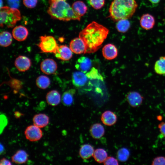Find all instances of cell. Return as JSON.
<instances>
[{
	"instance_id": "6da1fadb",
	"label": "cell",
	"mask_w": 165,
	"mask_h": 165,
	"mask_svg": "<svg viewBox=\"0 0 165 165\" xmlns=\"http://www.w3.org/2000/svg\"><path fill=\"white\" fill-rule=\"evenodd\" d=\"M109 31L107 28L94 21L82 30L79 33V37L86 44L85 53L96 51L107 38Z\"/></svg>"
},
{
	"instance_id": "7a4b0ae2",
	"label": "cell",
	"mask_w": 165,
	"mask_h": 165,
	"mask_svg": "<svg viewBox=\"0 0 165 165\" xmlns=\"http://www.w3.org/2000/svg\"><path fill=\"white\" fill-rule=\"evenodd\" d=\"M138 7L135 0H113L109 9V16L116 21L128 19L134 15Z\"/></svg>"
},
{
	"instance_id": "3957f363",
	"label": "cell",
	"mask_w": 165,
	"mask_h": 165,
	"mask_svg": "<svg viewBox=\"0 0 165 165\" xmlns=\"http://www.w3.org/2000/svg\"><path fill=\"white\" fill-rule=\"evenodd\" d=\"M47 12L52 18L64 21H79L81 17L64 0L51 2Z\"/></svg>"
},
{
	"instance_id": "277c9868",
	"label": "cell",
	"mask_w": 165,
	"mask_h": 165,
	"mask_svg": "<svg viewBox=\"0 0 165 165\" xmlns=\"http://www.w3.org/2000/svg\"><path fill=\"white\" fill-rule=\"evenodd\" d=\"M0 26H6L8 28H13L16 22L21 18L19 10L16 8L8 6L0 8Z\"/></svg>"
},
{
	"instance_id": "5b68a950",
	"label": "cell",
	"mask_w": 165,
	"mask_h": 165,
	"mask_svg": "<svg viewBox=\"0 0 165 165\" xmlns=\"http://www.w3.org/2000/svg\"><path fill=\"white\" fill-rule=\"evenodd\" d=\"M38 46L42 52L53 53L59 46L54 37L51 36H41Z\"/></svg>"
},
{
	"instance_id": "8992f818",
	"label": "cell",
	"mask_w": 165,
	"mask_h": 165,
	"mask_svg": "<svg viewBox=\"0 0 165 165\" xmlns=\"http://www.w3.org/2000/svg\"><path fill=\"white\" fill-rule=\"evenodd\" d=\"M24 134L26 139L31 141L39 140L42 136L41 129L34 125L28 126L24 131Z\"/></svg>"
},
{
	"instance_id": "52a82bcc",
	"label": "cell",
	"mask_w": 165,
	"mask_h": 165,
	"mask_svg": "<svg viewBox=\"0 0 165 165\" xmlns=\"http://www.w3.org/2000/svg\"><path fill=\"white\" fill-rule=\"evenodd\" d=\"M57 68L56 62L52 59H46L42 61L40 64L41 71L47 75L53 74L57 70Z\"/></svg>"
},
{
	"instance_id": "ba28073f",
	"label": "cell",
	"mask_w": 165,
	"mask_h": 165,
	"mask_svg": "<svg viewBox=\"0 0 165 165\" xmlns=\"http://www.w3.org/2000/svg\"><path fill=\"white\" fill-rule=\"evenodd\" d=\"M69 47L72 51L77 54L85 53L86 46L83 41L80 37L72 40L69 44Z\"/></svg>"
},
{
	"instance_id": "9c48e42d",
	"label": "cell",
	"mask_w": 165,
	"mask_h": 165,
	"mask_svg": "<svg viewBox=\"0 0 165 165\" xmlns=\"http://www.w3.org/2000/svg\"><path fill=\"white\" fill-rule=\"evenodd\" d=\"M31 64L30 59L24 56H19L16 58L14 62L15 66L21 72H24L28 70Z\"/></svg>"
},
{
	"instance_id": "30bf717a",
	"label": "cell",
	"mask_w": 165,
	"mask_h": 165,
	"mask_svg": "<svg viewBox=\"0 0 165 165\" xmlns=\"http://www.w3.org/2000/svg\"><path fill=\"white\" fill-rule=\"evenodd\" d=\"M72 51L66 45L59 46L54 53L56 58L63 61H68L72 57Z\"/></svg>"
},
{
	"instance_id": "8fae6325",
	"label": "cell",
	"mask_w": 165,
	"mask_h": 165,
	"mask_svg": "<svg viewBox=\"0 0 165 165\" xmlns=\"http://www.w3.org/2000/svg\"><path fill=\"white\" fill-rule=\"evenodd\" d=\"M126 98L127 101L131 106L136 108L140 106L142 104L144 98L138 92L131 91L128 94Z\"/></svg>"
},
{
	"instance_id": "7c38bea8",
	"label": "cell",
	"mask_w": 165,
	"mask_h": 165,
	"mask_svg": "<svg viewBox=\"0 0 165 165\" xmlns=\"http://www.w3.org/2000/svg\"><path fill=\"white\" fill-rule=\"evenodd\" d=\"M155 24V17L149 13L143 14L140 18V25L141 27L145 30H148L152 29Z\"/></svg>"
},
{
	"instance_id": "4fadbf2b",
	"label": "cell",
	"mask_w": 165,
	"mask_h": 165,
	"mask_svg": "<svg viewBox=\"0 0 165 165\" xmlns=\"http://www.w3.org/2000/svg\"><path fill=\"white\" fill-rule=\"evenodd\" d=\"M92 66L91 60L88 57L82 56L79 58L75 64V68L85 73L88 72Z\"/></svg>"
},
{
	"instance_id": "5bb4252c",
	"label": "cell",
	"mask_w": 165,
	"mask_h": 165,
	"mask_svg": "<svg viewBox=\"0 0 165 165\" xmlns=\"http://www.w3.org/2000/svg\"><path fill=\"white\" fill-rule=\"evenodd\" d=\"M102 52L104 57L109 60L115 58L118 53L116 47L112 44H108L105 46L102 49Z\"/></svg>"
},
{
	"instance_id": "9a60e30c",
	"label": "cell",
	"mask_w": 165,
	"mask_h": 165,
	"mask_svg": "<svg viewBox=\"0 0 165 165\" xmlns=\"http://www.w3.org/2000/svg\"><path fill=\"white\" fill-rule=\"evenodd\" d=\"M28 34V32L27 28L22 25L16 27L12 31L13 37L19 41L24 40L27 38Z\"/></svg>"
},
{
	"instance_id": "2e32d148",
	"label": "cell",
	"mask_w": 165,
	"mask_h": 165,
	"mask_svg": "<svg viewBox=\"0 0 165 165\" xmlns=\"http://www.w3.org/2000/svg\"><path fill=\"white\" fill-rule=\"evenodd\" d=\"M88 78L85 73L80 71L75 72L72 75V82L77 87L82 86L87 82Z\"/></svg>"
},
{
	"instance_id": "e0dca14e",
	"label": "cell",
	"mask_w": 165,
	"mask_h": 165,
	"mask_svg": "<svg viewBox=\"0 0 165 165\" xmlns=\"http://www.w3.org/2000/svg\"><path fill=\"white\" fill-rule=\"evenodd\" d=\"M101 120L105 125L111 126L116 123L117 117L116 114L110 110H107L102 114Z\"/></svg>"
},
{
	"instance_id": "ac0fdd59",
	"label": "cell",
	"mask_w": 165,
	"mask_h": 165,
	"mask_svg": "<svg viewBox=\"0 0 165 165\" xmlns=\"http://www.w3.org/2000/svg\"><path fill=\"white\" fill-rule=\"evenodd\" d=\"M46 99L48 104L52 106H55L58 105L61 101V95L57 90H52L47 94Z\"/></svg>"
},
{
	"instance_id": "d6986e66",
	"label": "cell",
	"mask_w": 165,
	"mask_h": 165,
	"mask_svg": "<svg viewBox=\"0 0 165 165\" xmlns=\"http://www.w3.org/2000/svg\"><path fill=\"white\" fill-rule=\"evenodd\" d=\"M34 125L39 127L43 128L49 123V118L46 114L40 113L35 115L33 119Z\"/></svg>"
},
{
	"instance_id": "ffe728a7",
	"label": "cell",
	"mask_w": 165,
	"mask_h": 165,
	"mask_svg": "<svg viewBox=\"0 0 165 165\" xmlns=\"http://www.w3.org/2000/svg\"><path fill=\"white\" fill-rule=\"evenodd\" d=\"M90 131L92 137L95 139H99L101 138L105 133L103 126L100 123L93 124L91 127Z\"/></svg>"
},
{
	"instance_id": "44dd1931",
	"label": "cell",
	"mask_w": 165,
	"mask_h": 165,
	"mask_svg": "<svg viewBox=\"0 0 165 165\" xmlns=\"http://www.w3.org/2000/svg\"><path fill=\"white\" fill-rule=\"evenodd\" d=\"M28 155L24 150H20L17 151L12 157L13 162L16 164H23L26 162Z\"/></svg>"
},
{
	"instance_id": "7402d4cb",
	"label": "cell",
	"mask_w": 165,
	"mask_h": 165,
	"mask_svg": "<svg viewBox=\"0 0 165 165\" xmlns=\"http://www.w3.org/2000/svg\"><path fill=\"white\" fill-rule=\"evenodd\" d=\"M94 151L93 146L90 144H85L81 147L79 151V154L82 159H87L93 156Z\"/></svg>"
},
{
	"instance_id": "603a6c76",
	"label": "cell",
	"mask_w": 165,
	"mask_h": 165,
	"mask_svg": "<svg viewBox=\"0 0 165 165\" xmlns=\"http://www.w3.org/2000/svg\"><path fill=\"white\" fill-rule=\"evenodd\" d=\"M72 7L75 12L80 16H83L88 9L85 3L82 1H77L73 3Z\"/></svg>"
},
{
	"instance_id": "cb8c5ba5",
	"label": "cell",
	"mask_w": 165,
	"mask_h": 165,
	"mask_svg": "<svg viewBox=\"0 0 165 165\" xmlns=\"http://www.w3.org/2000/svg\"><path fill=\"white\" fill-rule=\"evenodd\" d=\"M75 90L74 89H70L64 93L62 97V101L63 104L66 106L71 105L73 102V95Z\"/></svg>"
},
{
	"instance_id": "d4e9b609",
	"label": "cell",
	"mask_w": 165,
	"mask_h": 165,
	"mask_svg": "<svg viewBox=\"0 0 165 165\" xmlns=\"http://www.w3.org/2000/svg\"><path fill=\"white\" fill-rule=\"evenodd\" d=\"M154 70L158 74H165V56L160 57L156 61L154 66Z\"/></svg>"
},
{
	"instance_id": "484cf974",
	"label": "cell",
	"mask_w": 165,
	"mask_h": 165,
	"mask_svg": "<svg viewBox=\"0 0 165 165\" xmlns=\"http://www.w3.org/2000/svg\"><path fill=\"white\" fill-rule=\"evenodd\" d=\"M95 160L100 163H103L108 156L106 151L102 148L96 149L94 151L93 156Z\"/></svg>"
},
{
	"instance_id": "4316f807",
	"label": "cell",
	"mask_w": 165,
	"mask_h": 165,
	"mask_svg": "<svg viewBox=\"0 0 165 165\" xmlns=\"http://www.w3.org/2000/svg\"><path fill=\"white\" fill-rule=\"evenodd\" d=\"M12 41L11 34L6 31H3L0 34V45L1 46L6 47L9 46Z\"/></svg>"
},
{
	"instance_id": "83f0119b",
	"label": "cell",
	"mask_w": 165,
	"mask_h": 165,
	"mask_svg": "<svg viewBox=\"0 0 165 165\" xmlns=\"http://www.w3.org/2000/svg\"><path fill=\"white\" fill-rule=\"evenodd\" d=\"M36 83L37 87L39 88L45 89L50 86V79L48 77L41 75L37 78Z\"/></svg>"
},
{
	"instance_id": "f1b7e54d",
	"label": "cell",
	"mask_w": 165,
	"mask_h": 165,
	"mask_svg": "<svg viewBox=\"0 0 165 165\" xmlns=\"http://www.w3.org/2000/svg\"><path fill=\"white\" fill-rule=\"evenodd\" d=\"M130 26V23L128 19H123L117 21L116 28L119 32L125 33L128 30Z\"/></svg>"
},
{
	"instance_id": "f546056e",
	"label": "cell",
	"mask_w": 165,
	"mask_h": 165,
	"mask_svg": "<svg viewBox=\"0 0 165 165\" xmlns=\"http://www.w3.org/2000/svg\"><path fill=\"white\" fill-rule=\"evenodd\" d=\"M130 155L129 150L127 148H123L120 149L117 152V156L118 160L121 162L127 161Z\"/></svg>"
},
{
	"instance_id": "4dcf8cb0",
	"label": "cell",
	"mask_w": 165,
	"mask_h": 165,
	"mask_svg": "<svg viewBox=\"0 0 165 165\" xmlns=\"http://www.w3.org/2000/svg\"><path fill=\"white\" fill-rule=\"evenodd\" d=\"M88 1L90 5L96 9L101 8L105 3V0H88Z\"/></svg>"
},
{
	"instance_id": "1f68e13d",
	"label": "cell",
	"mask_w": 165,
	"mask_h": 165,
	"mask_svg": "<svg viewBox=\"0 0 165 165\" xmlns=\"http://www.w3.org/2000/svg\"><path fill=\"white\" fill-rule=\"evenodd\" d=\"M87 77L91 79H102V77L98 73V70L94 68L86 74Z\"/></svg>"
},
{
	"instance_id": "d6a6232c",
	"label": "cell",
	"mask_w": 165,
	"mask_h": 165,
	"mask_svg": "<svg viewBox=\"0 0 165 165\" xmlns=\"http://www.w3.org/2000/svg\"><path fill=\"white\" fill-rule=\"evenodd\" d=\"M152 165H165V157L163 156H157L154 158L151 164Z\"/></svg>"
},
{
	"instance_id": "836d02e7",
	"label": "cell",
	"mask_w": 165,
	"mask_h": 165,
	"mask_svg": "<svg viewBox=\"0 0 165 165\" xmlns=\"http://www.w3.org/2000/svg\"><path fill=\"white\" fill-rule=\"evenodd\" d=\"M103 163L105 165H118L119 164L117 160L112 156L107 157Z\"/></svg>"
},
{
	"instance_id": "e575fe53",
	"label": "cell",
	"mask_w": 165,
	"mask_h": 165,
	"mask_svg": "<svg viewBox=\"0 0 165 165\" xmlns=\"http://www.w3.org/2000/svg\"><path fill=\"white\" fill-rule=\"evenodd\" d=\"M23 3L26 7L33 8L36 6L38 0H23Z\"/></svg>"
},
{
	"instance_id": "d590c367",
	"label": "cell",
	"mask_w": 165,
	"mask_h": 165,
	"mask_svg": "<svg viewBox=\"0 0 165 165\" xmlns=\"http://www.w3.org/2000/svg\"><path fill=\"white\" fill-rule=\"evenodd\" d=\"M7 1L10 7L17 9L19 6L20 0H7Z\"/></svg>"
},
{
	"instance_id": "8d00e7d4",
	"label": "cell",
	"mask_w": 165,
	"mask_h": 165,
	"mask_svg": "<svg viewBox=\"0 0 165 165\" xmlns=\"http://www.w3.org/2000/svg\"><path fill=\"white\" fill-rule=\"evenodd\" d=\"M158 127L161 133L163 135L165 139V122H162L159 124Z\"/></svg>"
},
{
	"instance_id": "74e56055",
	"label": "cell",
	"mask_w": 165,
	"mask_h": 165,
	"mask_svg": "<svg viewBox=\"0 0 165 165\" xmlns=\"http://www.w3.org/2000/svg\"><path fill=\"white\" fill-rule=\"evenodd\" d=\"M12 164L9 160L5 158H3L0 160V165H10Z\"/></svg>"
},
{
	"instance_id": "f35d334b",
	"label": "cell",
	"mask_w": 165,
	"mask_h": 165,
	"mask_svg": "<svg viewBox=\"0 0 165 165\" xmlns=\"http://www.w3.org/2000/svg\"><path fill=\"white\" fill-rule=\"evenodd\" d=\"M152 4L154 5L158 4L161 0H148Z\"/></svg>"
},
{
	"instance_id": "ab89813d",
	"label": "cell",
	"mask_w": 165,
	"mask_h": 165,
	"mask_svg": "<svg viewBox=\"0 0 165 165\" xmlns=\"http://www.w3.org/2000/svg\"><path fill=\"white\" fill-rule=\"evenodd\" d=\"M22 115V113H20L18 112H15V116L16 118H19Z\"/></svg>"
},
{
	"instance_id": "60d3db41",
	"label": "cell",
	"mask_w": 165,
	"mask_h": 165,
	"mask_svg": "<svg viewBox=\"0 0 165 165\" xmlns=\"http://www.w3.org/2000/svg\"><path fill=\"white\" fill-rule=\"evenodd\" d=\"M4 151V148L3 145L1 143L0 144V154L3 153Z\"/></svg>"
},
{
	"instance_id": "b9f144b4",
	"label": "cell",
	"mask_w": 165,
	"mask_h": 165,
	"mask_svg": "<svg viewBox=\"0 0 165 165\" xmlns=\"http://www.w3.org/2000/svg\"><path fill=\"white\" fill-rule=\"evenodd\" d=\"M51 2H56V1H63V0H50Z\"/></svg>"
},
{
	"instance_id": "7bdbcfd3",
	"label": "cell",
	"mask_w": 165,
	"mask_h": 165,
	"mask_svg": "<svg viewBox=\"0 0 165 165\" xmlns=\"http://www.w3.org/2000/svg\"><path fill=\"white\" fill-rule=\"evenodd\" d=\"M0 3H1V5H0V8H1V7H2V5H3V2L2 1V0H0Z\"/></svg>"
}]
</instances>
